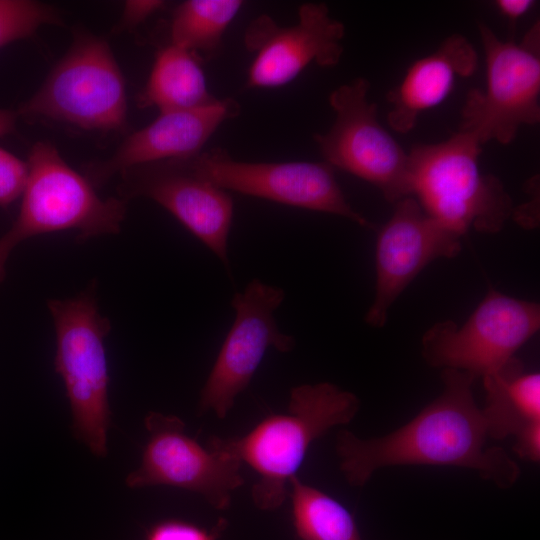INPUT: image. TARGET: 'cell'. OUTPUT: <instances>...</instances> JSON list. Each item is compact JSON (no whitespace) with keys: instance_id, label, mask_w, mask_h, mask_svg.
Here are the masks:
<instances>
[{"instance_id":"obj_1","label":"cell","mask_w":540,"mask_h":540,"mask_svg":"<svg viewBox=\"0 0 540 540\" xmlns=\"http://www.w3.org/2000/svg\"><path fill=\"white\" fill-rule=\"evenodd\" d=\"M443 390L412 420L381 437L337 435L336 453L347 482L362 487L377 470L397 465L472 469L499 488H511L520 467L501 447L487 445V428L472 390L476 378L443 369Z\"/></svg>"},{"instance_id":"obj_2","label":"cell","mask_w":540,"mask_h":540,"mask_svg":"<svg viewBox=\"0 0 540 540\" xmlns=\"http://www.w3.org/2000/svg\"><path fill=\"white\" fill-rule=\"evenodd\" d=\"M359 408L358 397L335 384H303L291 390L287 414L265 417L242 437L214 438L256 471L259 479L251 490L253 503L271 511L284 503L289 480L311 443L331 428L348 424Z\"/></svg>"},{"instance_id":"obj_3","label":"cell","mask_w":540,"mask_h":540,"mask_svg":"<svg viewBox=\"0 0 540 540\" xmlns=\"http://www.w3.org/2000/svg\"><path fill=\"white\" fill-rule=\"evenodd\" d=\"M480 152L481 143L459 131L408 153L411 196L430 217L460 236L471 228L496 233L514 210L503 183L482 173Z\"/></svg>"},{"instance_id":"obj_4","label":"cell","mask_w":540,"mask_h":540,"mask_svg":"<svg viewBox=\"0 0 540 540\" xmlns=\"http://www.w3.org/2000/svg\"><path fill=\"white\" fill-rule=\"evenodd\" d=\"M28 176L17 219L0 238V282L13 249L44 233L78 230L85 241L121 229L127 201L98 196L88 179L73 170L48 142H37L27 162Z\"/></svg>"},{"instance_id":"obj_5","label":"cell","mask_w":540,"mask_h":540,"mask_svg":"<svg viewBox=\"0 0 540 540\" xmlns=\"http://www.w3.org/2000/svg\"><path fill=\"white\" fill-rule=\"evenodd\" d=\"M47 306L56 331L55 371L65 384L74 435L104 457L111 423L104 346L110 322L99 313L92 287L73 298L49 300Z\"/></svg>"},{"instance_id":"obj_6","label":"cell","mask_w":540,"mask_h":540,"mask_svg":"<svg viewBox=\"0 0 540 540\" xmlns=\"http://www.w3.org/2000/svg\"><path fill=\"white\" fill-rule=\"evenodd\" d=\"M19 115L84 130L123 129L125 81L108 43L89 33L78 34Z\"/></svg>"},{"instance_id":"obj_7","label":"cell","mask_w":540,"mask_h":540,"mask_svg":"<svg viewBox=\"0 0 540 540\" xmlns=\"http://www.w3.org/2000/svg\"><path fill=\"white\" fill-rule=\"evenodd\" d=\"M486 62L485 90H471L462 111V132L481 144H508L523 125L540 120V27L537 22L520 43L502 41L479 24Z\"/></svg>"},{"instance_id":"obj_8","label":"cell","mask_w":540,"mask_h":540,"mask_svg":"<svg viewBox=\"0 0 540 540\" xmlns=\"http://www.w3.org/2000/svg\"><path fill=\"white\" fill-rule=\"evenodd\" d=\"M539 328L538 303L490 289L462 326L446 320L430 327L422 338V354L432 367L483 378L515 357Z\"/></svg>"},{"instance_id":"obj_9","label":"cell","mask_w":540,"mask_h":540,"mask_svg":"<svg viewBox=\"0 0 540 540\" xmlns=\"http://www.w3.org/2000/svg\"><path fill=\"white\" fill-rule=\"evenodd\" d=\"M368 90L364 78L335 89L329 96L335 121L314 139L327 164L372 183L395 204L411 196L409 155L378 121Z\"/></svg>"},{"instance_id":"obj_10","label":"cell","mask_w":540,"mask_h":540,"mask_svg":"<svg viewBox=\"0 0 540 540\" xmlns=\"http://www.w3.org/2000/svg\"><path fill=\"white\" fill-rule=\"evenodd\" d=\"M144 425L149 437L139 468L126 477L129 488L167 485L196 492L219 510L230 505L232 492L244 483L239 458L214 437L202 446L177 416L150 412Z\"/></svg>"},{"instance_id":"obj_11","label":"cell","mask_w":540,"mask_h":540,"mask_svg":"<svg viewBox=\"0 0 540 540\" xmlns=\"http://www.w3.org/2000/svg\"><path fill=\"white\" fill-rule=\"evenodd\" d=\"M183 160L196 175L223 190L335 214L360 226H371L347 202L333 167L326 162H242L221 149L200 152Z\"/></svg>"},{"instance_id":"obj_12","label":"cell","mask_w":540,"mask_h":540,"mask_svg":"<svg viewBox=\"0 0 540 540\" xmlns=\"http://www.w3.org/2000/svg\"><path fill=\"white\" fill-rule=\"evenodd\" d=\"M285 292L252 279L231 301L234 322L220 348L200 393V413L212 410L224 418L238 395L247 388L270 347L286 353L295 339L281 332L274 318Z\"/></svg>"},{"instance_id":"obj_13","label":"cell","mask_w":540,"mask_h":540,"mask_svg":"<svg viewBox=\"0 0 540 540\" xmlns=\"http://www.w3.org/2000/svg\"><path fill=\"white\" fill-rule=\"evenodd\" d=\"M120 175V198L157 202L228 266L233 201L225 190L196 175L183 159L133 166Z\"/></svg>"},{"instance_id":"obj_14","label":"cell","mask_w":540,"mask_h":540,"mask_svg":"<svg viewBox=\"0 0 540 540\" xmlns=\"http://www.w3.org/2000/svg\"><path fill=\"white\" fill-rule=\"evenodd\" d=\"M344 25L329 15L326 5L299 7L298 23L281 27L267 16L253 20L245 32V46L255 53L247 87L272 88L296 78L311 62L336 65L343 53Z\"/></svg>"},{"instance_id":"obj_15","label":"cell","mask_w":540,"mask_h":540,"mask_svg":"<svg viewBox=\"0 0 540 540\" xmlns=\"http://www.w3.org/2000/svg\"><path fill=\"white\" fill-rule=\"evenodd\" d=\"M461 237L430 217L415 197L395 203L394 213L377 238L375 297L365 315L366 323L384 326L403 290L431 261L456 256Z\"/></svg>"},{"instance_id":"obj_16","label":"cell","mask_w":540,"mask_h":540,"mask_svg":"<svg viewBox=\"0 0 540 540\" xmlns=\"http://www.w3.org/2000/svg\"><path fill=\"white\" fill-rule=\"evenodd\" d=\"M238 113L239 105L233 99L162 111L153 122L126 138L108 160L89 166L85 177L99 187L133 166L195 156L219 125Z\"/></svg>"},{"instance_id":"obj_17","label":"cell","mask_w":540,"mask_h":540,"mask_svg":"<svg viewBox=\"0 0 540 540\" xmlns=\"http://www.w3.org/2000/svg\"><path fill=\"white\" fill-rule=\"evenodd\" d=\"M477 62V53L464 36L446 38L435 52L415 61L401 83L389 92V125L401 133L412 130L418 116L445 100L456 77L470 76Z\"/></svg>"},{"instance_id":"obj_18","label":"cell","mask_w":540,"mask_h":540,"mask_svg":"<svg viewBox=\"0 0 540 540\" xmlns=\"http://www.w3.org/2000/svg\"><path fill=\"white\" fill-rule=\"evenodd\" d=\"M483 383L486 398L481 411L489 438L515 436L526 425L540 420V374L526 373L516 357L483 377Z\"/></svg>"},{"instance_id":"obj_19","label":"cell","mask_w":540,"mask_h":540,"mask_svg":"<svg viewBox=\"0 0 540 540\" xmlns=\"http://www.w3.org/2000/svg\"><path fill=\"white\" fill-rule=\"evenodd\" d=\"M215 100L208 92L199 57L171 43L157 52L139 97L142 107L154 106L160 112L196 108Z\"/></svg>"},{"instance_id":"obj_20","label":"cell","mask_w":540,"mask_h":540,"mask_svg":"<svg viewBox=\"0 0 540 540\" xmlns=\"http://www.w3.org/2000/svg\"><path fill=\"white\" fill-rule=\"evenodd\" d=\"M289 486L293 526L300 540H362L353 515L338 500L297 475Z\"/></svg>"},{"instance_id":"obj_21","label":"cell","mask_w":540,"mask_h":540,"mask_svg":"<svg viewBox=\"0 0 540 540\" xmlns=\"http://www.w3.org/2000/svg\"><path fill=\"white\" fill-rule=\"evenodd\" d=\"M240 0H187L172 13L171 44L199 57L213 56L228 25L241 9Z\"/></svg>"},{"instance_id":"obj_22","label":"cell","mask_w":540,"mask_h":540,"mask_svg":"<svg viewBox=\"0 0 540 540\" xmlns=\"http://www.w3.org/2000/svg\"><path fill=\"white\" fill-rule=\"evenodd\" d=\"M59 22L57 11L50 5L30 0H0V48L29 37L42 25Z\"/></svg>"},{"instance_id":"obj_23","label":"cell","mask_w":540,"mask_h":540,"mask_svg":"<svg viewBox=\"0 0 540 540\" xmlns=\"http://www.w3.org/2000/svg\"><path fill=\"white\" fill-rule=\"evenodd\" d=\"M225 525L221 519L212 530H206L184 520L166 519L152 525L145 540H217Z\"/></svg>"},{"instance_id":"obj_24","label":"cell","mask_w":540,"mask_h":540,"mask_svg":"<svg viewBox=\"0 0 540 540\" xmlns=\"http://www.w3.org/2000/svg\"><path fill=\"white\" fill-rule=\"evenodd\" d=\"M27 176V163L0 147V206H7L22 195Z\"/></svg>"},{"instance_id":"obj_25","label":"cell","mask_w":540,"mask_h":540,"mask_svg":"<svg viewBox=\"0 0 540 540\" xmlns=\"http://www.w3.org/2000/svg\"><path fill=\"white\" fill-rule=\"evenodd\" d=\"M165 5V2L158 0H130L124 4L121 18L114 31L134 28L145 21L152 14L157 12Z\"/></svg>"},{"instance_id":"obj_26","label":"cell","mask_w":540,"mask_h":540,"mask_svg":"<svg viewBox=\"0 0 540 540\" xmlns=\"http://www.w3.org/2000/svg\"><path fill=\"white\" fill-rule=\"evenodd\" d=\"M514 453L533 463L540 460V420L526 425L515 436Z\"/></svg>"},{"instance_id":"obj_27","label":"cell","mask_w":540,"mask_h":540,"mask_svg":"<svg viewBox=\"0 0 540 540\" xmlns=\"http://www.w3.org/2000/svg\"><path fill=\"white\" fill-rule=\"evenodd\" d=\"M534 3L532 0H498L496 6L503 15L515 20L526 14Z\"/></svg>"},{"instance_id":"obj_28","label":"cell","mask_w":540,"mask_h":540,"mask_svg":"<svg viewBox=\"0 0 540 540\" xmlns=\"http://www.w3.org/2000/svg\"><path fill=\"white\" fill-rule=\"evenodd\" d=\"M17 117L18 113L14 111L0 109V137L14 130Z\"/></svg>"}]
</instances>
